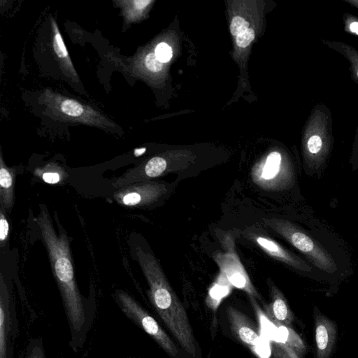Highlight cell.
I'll return each instance as SVG.
<instances>
[{
	"label": "cell",
	"mask_w": 358,
	"mask_h": 358,
	"mask_svg": "<svg viewBox=\"0 0 358 358\" xmlns=\"http://www.w3.org/2000/svg\"><path fill=\"white\" fill-rule=\"evenodd\" d=\"M226 315L236 339L260 358H268L270 352L262 341L261 330L250 318L232 306L227 308Z\"/></svg>",
	"instance_id": "52a82bcc"
},
{
	"label": "cell",
	"mask_w": 358,
	"mask_h": 358,
	"mask_svg": "<svg viewBox=\"0 0 358 358\" xmlns=\"http://www.w3.org/2000/svg\"><path fill=\"white\" fill-rule=\"evenodd\" d=\"M249 27V23L241 16L234 17L230 24V31L234 36H238Z\"/></svg>",
	"instance_id": "7402d4cb"
},
{
	"label": "cell",
	"mask_w": 358,
	"mask_h": 358,
	"mask_svg": "<svg viewBox=\"0 0 358 358\" xmlns=\"http://www.w3.org/2000/svg\"><path fill=\"white\" fill-rule=\"evenodd\" d=\"M9 232V224L6 217H5L3 211L0 213V241L1 243L7 239Z\"/></svg>",
	"instance_id": "4316f807"
},
{
	"label": "cell",
	"mask_w": 358,
	"mask_h": 358,
	"mask_svg": "<svg viewBox=\"0 0 358 358\" xmlns=\"http://www.w3.org/2000/svg\"><path fill=\"white\" fill-rule=\"evenodd\" d=\"M17 312L13 296L3 275L0 280V358H14L17 336Z\"/></svg>",
	"instance_id": "8992f818"
},
{
	"label": "cell",
	"mask_w": 358,
	"mask_h": 358,
	"mask_svg": "<svg viewBox=\"0 0 358 358\" xmlns=\"http://www.w3.org/2000/svg\"><path fill=\"white\" fill-rule=\"evenodd\" d=\"M342 20L344 31L347 34L358 36V17L353 14L345 13L343 15Z\"/></svg>",
	"instance_id": "44dd1931"
},
{
	"label": "cell",
	"mask_w": 358,
	"mask_h": 358,
	"mask_svg": "<svg viewBox=\"0 0 358 358\" xmlns=\"http://www.w3.org/2000/svg\"><path fill=\"white\" fill-rule=\"evenodd\" d=\"M145 150V148H142V149H136V150H135V152H138V154H140V155H141V153H143Z\"/></svg>",
	"instance_id": "f546056e"
},
{
	"label": "cell",
	"mask_w": 358,
	"mask_h": 358,
	"mask_svg": "<svg viewBox=\"0 0 358 358\" xmlns=\"http://www.w3.org/2000/svg\"><path fill=\"white\" fill-rule=\"evenodd\" d=\"M24 358H47L41 337L30 338L28 340Z\"/></svg>",
	"instance_id": "ac0fdd59"
},
{
	"label": "cell",
	"mask_w": 358,
	"mask_h": 358,
	"mask_svg": "<svg viewBox=\"0 0 358 358\" xmlns=\"http://www.w3.org/2000/svg\"><path fill=\"white\" fill-rule=\"evenodd\" d=\"M343 2L358 9V0H343Z\"/></svg>",
	"instance_id": "f1b7e54d"
},
{
	"label": "cell",
	"mask_w": 358,
	"mask_h": 358,
	"mask_svg": "<svg viewBox=\"0 0 358 358\" xmlns=\"http://www.w3.org/2000/svg\"><path fill=\"white\" fill-rule=\"evenodd\" d=\"M113 298L122 313L145 332L171 357L181 358L180 351L156 320L128 292L117 289Z\"/></svg>",
	"instance_id": "5b68a950"
},
{
	"label": "cell",
	"mask_w": 358,
	"mask_h": 358,
	"mask_svg": "<svg viewBox=\"0 0 358 358\" xmlns=\"http://www.w3.org/2000/svg\"><path fill=\"white\" fill-rule=\"evenodd\" d=\"M214 259L220 268L221 274L234 287L245 291L249 296L262 301L261 295L253 286L245 269L234 250L216 253L214 255Z\"/></svg>",
	"instance_id": "ba28073f"
},
{
	"label": "cell",
	"mask_w": 358,
	"mask_h": 358,
	"mask_svg": "<svg viewBox=\"0 0 358 358\" xmlns=\"http://www.w3.org/2000/svg\"><path fill=\"white\" fill-rule=\"evenodd\" d=\"M53 48L55 54L61 60H63L64 64L75 73L76 72L69 56L67 49L55 22H53Z\"/></svg>",
	"instance_id": "2e32d148"
},
{
	"label": "cell",
	"mask_w": 358,
	"mask_h": 358,
	"mask_svg": "<svg viewBox=\"0 0 358 358\" xmlns=\"http://www.w3.org/2000/svg\"><path fill=\"white\" fill-rule=\"evenodd\" d=\"M36 222L48 252L70 331L69 346L78 352L85 343L96 315L94 299L83 296L76 284L69 243L64 233H57L45 207Z\"/></svg>",
	"instance_id": "6da1fadb"
},
{
	"label": "cell",
	"mask_w": 358,
	"mask_h": 358,
	"mask_svg": "<svg viewBox=\"0 0 358 358\" xmlns=\"http://www.w3.org/2000/svg\"><path fill=\"white\" fill-rule=\"evenodd\" d=\"M167 191L165 184L143 182L129 186L117 192L115 198L124 206H141L155 201Z\"/></svg>",
	"instance_id": "7c38bea8"
},
{
	"label": "cell",
	"mask_w": 358,
	"mask_h": 358,
	"mask_svg": "<svg viewBox=\"0 0 358 358\" xmlns=\"http://www.w3.org/2000/svg\"><path fill=\"white\" fill-rule=\"evenodd\" d=\"M268 285L271 301L269 304L264 303V313L275 325L291 327L294 316L287 299L272 282Z\"/></svg>",
	"instance_id": "4fadbf2b"
},
{
	"label": "cell",
	"mask_w": 358,
	"mask_h": 358,
	"mask_svg": "<svg viewBox=\"0 0 358 358\" xmlns=\"http://www.w3.org/2000/svg\"><path fill=\"white\" fill-rule=\"evenodd\" d=\"M136 256L149 287L148 296L155 311L181 348L192 357L197 343L187 312L169 285L157 259L141 248Z\"/></svg>",
	"instance_id": "3957f363"
},
{
	"label": "cell",
	"mask_w": 358,
	"mask_h": 358,
	"mask_svg": "<svg viewBox=\"0 0 358 358\" xmlns=\"http://www.w3.org/2000/svg\"><path fill=\"white\" fill-rule=\"evenodd\" d=\"M315 358H331L338 336L336 323L316 306L313 310Z\"/></svg>",
	"instance_id": "30bf717a"
},
{
	"label": "cell",
	"mask_w": 358,
	"mask_h": 358,
	"mask_svg": "<svg viewBox=\"0 0 358 358\" xmlns=\"http://www.w3.org/2000/svg\"><path fill=\"white\" fill-rule=\"evenodd\" d=\"M302 159L305 173L322 177L331 157L334 137L330 108L323 103L313 106L302 133Z\"/></svg>",
	"instance_id": "277c9868"
},
{
	"label": "cell",
	"mask_w": 358,
	"mask_h": 358,
	"mask_svg": "<svg viewBox=\"0 0 358 358\" xmlns=\"http://www.w3.org/2000/svg\"><path fill=\"white\" fill-rule=\"evenodd\" d=\"M282 162V156L278 152H272L267 157L262 170V176L266 180L275 178L279 173Z\"/></svg>",
	"instance_id": "e0dca14e"
},
{
	"label": "cell",
	"mask_w": 358,
	"mask_h": 358,
	"mask_svg": "<svg viewBox=\"0 0 358 358\" xmlns=\"http://www.w3.org/2000/svg\"><path fill=\"white\" fill-rule=\"evenodd\" d=\"M155 53L158 59L162 63L168 62L172 57L171 48L163 42L157 45Z\"/></svg>",
	"instance_id": "603a6c76"
},
{
	"label": "cell",
	"mask_w": 358,
	"mask_h": 358,
	"mask_svg": "<svg viewBox=\"0 0 358 358\" xmlns=\"http://www.w3.org/2000/svg\"><path fill=\"white\" fill-rule=\"evenodd\" d=\"M257 244L268 255L282 262L302 275L315 280H327L308 261L287 250L275 241L262 236H255Z\"/></svg>",
	"instance_id": "9c48e42d"
},
{
	"label": "cell",
	"mask_w": 358,
	"mask_h": 358,
	"mask_svg": "<svg viewBox=\"0 0 358 358\" xmlns=\"http://www.w3.org/2000/svg\"><path fill=\"white\" fill-rule=\"evenodd\" d=\"M264 223L299 250L327 279L347 276L350 268L347 248L311 211L308 228L285 219Z\"/></svg>",
	"instance_id": "7a4b0ae2"
},
{
	"label": "cell",
	"mask_w": 358,
	"mask_h": 358,
	"mask_svg": "<svg viewBox=\"0 0 358 358\" xmlns=\"http://www.w3.org/2000/svg\"><path fill=\"white\" fill-rule=\"evenodd\" d=\"M255 36L254 30L248 28L245 32L236 36V44L240 48H245L250 44Z\"/></svg>",
	"instance_id": "d4e9b609"
},
{
	"label": "cell",
	"mask_w": 358,
	"mask_h": 358,
	"mask_svg": "<svg viewBox=\"0 0 358 358\" xmlns=\"http://www.w3.org/2000/svg\"><path fill=\"white\" fill-rule=\"evenodd\" d=\"M276 331L270 339L273 358H303L306 346L291 327L275 325Z\"/></svg>",
	"instance_id": "8fae6325"
},
{
	"label": "cell",
	"mask_w": 358,
	"mask_h": 358,
	"mask_svg": "<svg viewBox=\"0 0 358 358\" xmlns=\"http://www.w3.org/2000/svg\"><path fill=\"white\" fill-rule=\"evenodd\" d=\"M349 164L351 165L353 171H358V125L355 131Z\"/></svg>",
	"instance_id": "cb8c5ba5"
},
{
	"label": "cell",
	"mask_w": 358,
	"mask_h": 358,
	"mask_svg": "<svg viewBox=\"0 0 358 358\" xmlns=\"http://www.w3.org/2000/svg\"><path fill=\"white\" fill-rule=\"evenodd\" d=\"M123 358H141V357H123Z\"/></svg>",
	"instance_id": "4dcf8cb0"
},
{
	"label": "cell",
	"mask_w": 358,
	"mask_h": 358,
	"mask_svg": "<svg viewBox=\"0 0 358 358\" xmlns=\"http://www.w3.org/2000/svg\"><path fill=\"white\" fill-rule=\"evenodd\" d=\"M127 5L125 6L126 15L128 20H131L136 17L137 15L136 10H142L151 3V1L140 0V1H124Z\"/></svg>",
	"instance_id": "ffe728a7"
},
{
	"label": "cell",
	"mask_w": 358,
	"mask_h": 358,
	"mask_svg": "<svg viewBox=\"0 0 358 358\" xmlns=\"http://www.w3.org/2000/svg\"><path fill=\"white\" fill-rule=\"evenodd\" d=\"M0 161L1 203L6 209L9 210L13 203L15 173L4 164L2 158Z\"/></svg>",
	"instance_id": "9a60e30c"
},
{
	"label": "cell",
	"mask_w": 358,
	"mask_h": 358,
	"mask_svg": "<svg viewBox=\"0 0 358 358\" xmlns=\"http://www.w3.org/2000/svg\"><path fill=\"white\" fill-rule=\"evenodd\" d=\"M146 67L151 71L158 72L163 67V63L157 57L155 52L149 53L145 59Z\"/></svg>",
	"instance_id": "484cf974"
},
{
	"label": "cell",
	"mask_w": 358,
	"mask_h": 358,
	"mask_svg": "<svg viewBox=\"0 0 358 358\" xmlns=\"http://www.w3.org/2000/svg\"><path fill=\"white\" fill-rule=\"evenodd\" d=\"M43 180L50 184H56L61 180V173L55 171H46L42 173Z\"/></svg>",
	"instance_id": "83f0119b"
},
{
	"label": "cell",
	"mask_w": 358,
	"mask_h": 358,
	"mask_svg": "<svg viewBox=\"0 0 358 358\" xmlns=\"http://www.w3.org/2000/svg\"><path fill=\"white\" fill-rule=\"evenodd\" d=\"M320 41L347 59L350 64L349 69L351 78L358 85V50L343 41L324 38H321Z\"/></svg>",
	"instance_id": "5bb4252c"
},
{
	"label": "cell",
	"mask_w": 358,
	"mask_h": 358,
	"mask_svg": "<svg viewBox=\"0 0 358 358\" xmlns=\"http://www.w3.org/2000/svg\"><path fill=\"white\" fill-rule=\"evenodd\" d=\"M61 111L70 117H83L87 109L80 103L70 99H63L59 103Z\"/></svg>",
	"instance_id": "d6986e66"
}]
</instances>
